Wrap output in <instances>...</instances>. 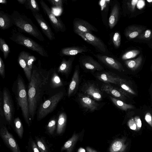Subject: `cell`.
<instances>
[{"mask_svg":"<svg viewBox=\"0 0 152 152\" xmlns=\"http://www.w3.org/2000/svg\"><path fill=\"white\" fill-rule=\"evenodd\" d=\"M119 15V8L117 4L113 7L109 19V26L110 29L113 28L117 24Z\"/></svg>","mask_w":152,"mask_h":152,"instance_id":"27","label":"cell"},{"mask_svg":"<svg viewBox=\"0 0 152 152\" xmlns=\"http://www.w3.org/2000/svg\"><path fill=\"white\" fill-rule=\"evenodd\" d=\"M3 109L5 119L9 126L12 125L14 107L10 92L6 88L3 91Z\"/></svg>","mask_w":152,"mask_h":152,"instance_id":"8","label":"cell"},{"mask_svg":"<svg viewBox=\"0 0 152 152\" xmlns=\"http://www.w3.org/2000/svg\"><path fill=\"white\" fill-rule=\"evenodd\" d=\"M101 90L114 97L119 98L122 99L124 97V96L121 91L110 84L105 83L103 84L102 86Z\"/></svg>","mask_w":152,"mask_h":152,"instance_id":"22","label":"cell"},{"mask_svg":"<svg viewBox=\"0 0 152 152\" xmlns=\"http://www.w3.org/2000/svg\"><path fill=\"white\" fill-rule=\"evenodd\" d=\"M140 53L139 50H133L126 52L122 56V59L123 60L129 59L136 57Z\"/></svg>","mask_w":152,"mask_h":152,"instance_id":"38","label":"cell"},{"mask_svg":"<svg viewBox=\"0 0 152 152\" xmlns=\"http://www.w3.org/2000/svg\"><path fill=\"white\" fill-rule=\"evenodd\" d=\"M151 34V31L149 30H146L145 33L144 37L145 38H148L150 37Z\"/></svg>","mask_w":152,"mask_h":152,"instance_id":"48","label":"cell"},{"mask_svg":"<svg viewBox=\"0 0 152 152\" xmlns=\"http://www.w3.org/2000/svg\"><path fill=\"white\" fill-rule=\"evenodd\" d=\"M96 77L99 80L105 83L120 84L124 83L125 81L124 79L111 72H102L97 75Z\"/></svg>","mask_w":152,"mask_h":152,"instance_id":"16","label":"cell"},{"mask_svg":"<svg viewBox=\"0 0 152 152\" xmlns=\"http://www.w3.org/2000/svg\"><path fill=\"white\" fill-rule=\"evenodd\" d=\"M119 85L121 88L125 91L133 94H136L135 92L126 84L121 83Z\"/></svg>","mask_w":152,"mask_h":152,"instance_id":"43","label":"cell"},{"mask_svg":"<svg viewBox=\"0 0 152 152\" xmlns=\"http://www.w3.org/2000/svg\"><path fill=\"white\" fill-rule=\"evenodd\" d=\"M26 59L28 67L31 71H32L34 63L36 60V58L29 53L26 52Z\"/></svg>","mask_w":152,"mask_h":152,"instance_id":"37","label":"cell"},{"mask_svg":"<svg viewBox=\"0 0 152 152\" xmlns=\"http://www.w3.org/2000/svg\"><path fill=\"white\" fill-rule=\"evenodd\" d=\"M83 93L90 97L94 100L100 101L102 99L101 91L94 83H85L82 88Z\"/></svg>","mask_w":152,"mask_h":152,"instance_id":"14","label":"cell"},{"mask_svg":"<svg viewBox=\"0 0 152 152\" xmlns=\"http://www.w3.org/2000/svg\"><path fill=\"white\" fill-rule=\"evenodd\" d=\"M57 119L55 117L51 118L46 126V133L50 136L54 135L56 130Z\"/></svg>","mask_w":152,"mask_h":152,"instance_id":"29","label":"cell"},{"mask_svg":"<svg viewBox=\"0 0 152 152\" xmlns=\"http://www.w3.org/2000/svg\"><path fill=\"white\" fill-rule=\"evenodd\" d=\"M84 132V129L79 133H76L75 131L71 137L61 147L60 152H63L64 151L66 152H74L77 142L82 140Z\"/></svg>","mask_w":152,"mask_h":152,"instance_id":"12","label":"cell"},{"mask_svg":"<svg viewBox=\"0 0 152 152\" xmlns=\"http://www.w3.org/2000/svg\"><path fill=\"white\" fill-rule=\"evenodd\" d=\"M45 14L47 16L53 28L56 32H64L66 27L60 17L56 16L48 5L42 0L39 1Z\"/></svg>","mask_w":152,"mask_h":152,"instance_id":"7","label":"cell"},{"mask_svg":"<svg viewBox=\"0 0 152 152\" xmlns=\"http://www.w3.org/2000/svg\"><path fill=\"white\" fill-rule=\"evenodd\" d=\"M48 1L52 5L55 7L61 8L62 7V0H48Z\"/></svg>","mask_w":152,"mask_h":152,"instance_id":"40","label":"cell"},{"mask_svg":"<svg viewBox=\"0 0 152 152\" xmlns=\"http://www.w3.org/2000/svg\"><path fill=\"white\" fill-rule=\"evenodd\" d=\"M74 32L91 33L97 31V29L87 21L79 18H75L73 23Z\"/></svg>","mask_w":152,"mask_h":152,"instance_id":"13","label":"cell"},{"mask_svg":"<svg viewBox=\"0 0 152 152\" xmlns=\"http://www.w3.org/2000/svg\"><path fill=\"white\" fill-rule=\"evenodd\" d=\"M64 95V92L60 91L53 95L41 104L38 111L37 120H41L54 110Z\"/></svg>","mask_w":152,"mask_h":152,"instance_id":"5","label":"cell"},{"mask_svg":"<svg viewBox=\"0 0 152 152\" xmlns=\"http://www.w3.org/2000/svg\"><path fill=\"white\" fill-rule=\"evenodd\" d=\"M76 34L81 37L86 42L94 46L99 52L102 53L106 52V48L103 42L91 33L77 32Z\"/></svg>","mask_w":152,"mask_h":152,"instance_id":"9","label":"cell"},{"mask_svg":"<svg viewBox=\"0 0 152 152\" xmlns=\"http://www.w3.org/2000/svg\"><path fill=\"white\" fill-rule=\"evenodd\" d=\"M9 38L16 43L35 51L43 57H48L47 52L42 45L15 29L12 30L11 35Z\"/></svg>","mask_w":152,"mask_h":152,"instance_id":"4","label":"cell"},{"mask_svg":"<svg viewBox=\"0 0 152 152\" xmlns=\"http://www.w3.org/2000/svg\"><path fill=\"white\" fill-rule=\"evenodd\" d=\"M50 85L53 88H56L63 86L61 79L57 74L55 68L50 70Z\"/></svg>","mask_w":152,"mask_h":152,"instance_id":"26","label":"cell"},{"mask_svg":"<svg viewBox=\"0 0 152 152\" xmlns=\"http://www.w3.org/2000/svg\"><path fill=\"white\" fill-rule=\"evenodd\" d=\"M50 75V70L47 71L41 67L40 60L38 66H33L28 91L29 114L32 121L34 119L37 107L49 81Z\"/></svg>","mask_w":152,"mask_h":152,"instance_id":"1","label":"cell"},{"mask_svg":"<svg viewBox=\"0 0 152 152\" xmlns=\"http://www.w3.org/2000/svg\"><path fill=\"white\" fill-rule=\"evenodd\" d=\"M142 29L138 27H130L125 31L126 36L130 38H134L137 36L142 31Z\"/></svg>","mask_w":152,"mask_h":152,"instance_id":"32","label":"cell"},{"mask_svg":"<svg viewBox=\"0 0 152 152\" xmlns=\"http://www.w3.org/2000/svg\"><path fill=\"white\" fill-rule=\"evenodd\" d=\"M17 1L19 3L24 5L26 0H17Z\"/></svg>","mask_w":152,"mask_h":152,"instance_id":"49","label":"cell"},{"mask_svg":"<svg viewBox=\"0 0 152 152\" xmlns=\"http://www.w3.org/2000/svg\"><path fill=\"white\" fill-rule=\"evenodd\" d=\"M142 61V58L140 56L134 59L127 60L125 61V63L129 68L135 70L140 66Z\"/></svg>","mask_w":152,"mask_h":152,"instance_id":"33","label":"cell"},{"mask_svg":"<svg viewBox=\"0 0 152 152\" xmlns=\"http://www.w3.org/2000/svg\"><path fill=\"white\" fill-rule=\"evenodd\" d=\"M79 62L83 68L91 72L100 71L104 69L103 67L98 62L89 56H81Z\"/></svg>","mask_w":152,"mask_h":152,"instance_id":"10","label":"cell"},{"mask_svg":"<svg viewBox=\"0 0 152 152\" xmlns=\"http://www.w3.org/2000/svg\"><path fill=\"white\" fill-rule=\"evenodd\" d=\"M134 119L138 130H140L142 127V122L140 118L138 116L135 117Z\"/></svg>","mask_w":152,"mask_h":152,"instance_id":"45","label":"cell"},{"mask_svg":"<svg viewBox=\"0 0 152 152\" xmlns=\"http://www.w3.org/2000/svg\"><path fill=\"white\" fill-rule=\"evenodd\" d=\"M15 86V94L17 103L21 109L26 123L30 126L31 123L28 96L24 80L20 75L18 76Z\"/></svg>","mask_w":152,"mask_h":152,"instance_id":"3","label":"cell"},{"mask_svg":"<svg viewBox=\"0 0 152 152\" xmlns=\"http://www.w3.org/2000/svg\"><path fill=\"white\" fill-rule=\"evenodd\" d=\"M24 5L26 9L31 10V12H39V5L35 0H26Z\"/></svg>","mask_w":152,"mask_h":152,"instance_id":"34","label":"cell"},{"mask_svg":"<svg viewBox=\"0 0 152 152\" xmlns=\"http://www.w3.org/2000/svg\"><path fill=\"white\" fill-rule=\"evenodd\" d=\"M109 97L115 106L122 110H126L129 109L134 108V107L133 105L126 104L121 100L113 97L110 96Z\"/></svg>","mask_w":152,"mask_h":152,"instance_id":"30","label":"cell"},{"mask_svg":"<svg viewBox=\"0 0 152 152\" xmlns=\"http://www.w3.org/2000/svg\"><path fill=\"white\" fill-rule=\"evenodd\" d=\"M7 3V1L5 0H0V3L4 4Z\"/></svg>","mask_w":152,"mask_h":152,"instance_id":"51","label":"cell"},{"mask_svg":"<svg viewBox=\"0 0 152 152\" xmlns=\"http://www.w3.org/2000/svg\"><path fill=\"white\" fill-rule=\"evenodd\" d=\"M32 12L44 34L50 41L55 39V37L54 34L42 15L39 12Z\"/></svg>","mask_w":152,"mask_h":152,"instance_id":"11","label":"cell"},{"mask_svg":"<svg viewBox=\"0 0 152 152\" xmlns=\"http://www.w3.org/2000/svg\"><path fill=\"white\" fill-rule=\"evenodd\" d=\"M74 58V57H72L68 60L63 59L58 68V72L66 75H68L71 69Z\"/></svg>","mask_w":152,"mask_h":152,"instance_id":"25","label":"cell"},{"mask_svg":"<svg viewBox=\"0 0 152 152\" xmlns=\"http://www.w3.org/2000/svg\"><path fill=\"white\" fill-rule=\"evenodd\" d=\"M0 136L11 152H22L17 140L8 130L4 121H0Z\"/></svg>","mask_w":152,"mask_h":152,"instance_id":"6","label":"cell"},{"mask_svg":"<svg viewBox=\"0 0 152 152\" xmlns=\"http://www.w3.org/2000/svg\"><path fill=\"white\" fill-rule=\"evenodd\" d=\"M126 147L124 139L116 138L111 141L107 152H124Z\"/></svg>","mask_w":152,"mask_h":152,"instance_id":"18","label":"cell"},{"mask_svg":"<svg viewBox=\"0 0 152 152\" xmlns=\"http://www.w3.org/2000/svg\"><path fill=\"white\" fill-rule=\"evenodd\" d=\"M100 61L109 67L119 71H123L122 64L116 60L105 55H94Z\"/></svg>","mask_w":152,"mask_h":152,"instance_id":"17","label":"cell"},{"mask_svg":"<svg viewBox=\"0 0 152 152\" xmlns=\"http://www.w3.org/2000/svg\"><path fill=\"white\" fill-rule=\"evenodd\" d=\"M78 152H86V151L85 149L83 148H80L78 149Z\"/></svg>","mask_w":152,"mask_h":152,"instance_id":"50","label":"cell"},{"mask_svg":"<svg viewBox=\"0 0 152 152\" xmlns=\"http://www.w3.org/2000/svg\"><path fill=\"white\" fill-rule=\"evenodd\" d=\"M34 139L40 152H51L44 137L35 136Z\"/></svg>","mask_w":152,"mask_h":152,"instance_id":"28","label":"cell"},{"mask_svg":"<svg viewBox=\"0 0 152 152\" xmlns=\"http://www.w3.org/2000/svg\"><path fill=\"white\" fill-rule=\"evenodd\" d=\"M26 52L23 51L19 54L18 62L20 66L23 69L26 76L29 82L31 80L32 72L28 67L26 59Z\"/></svg>","mask_w":152,"mask_h":152,"instance_id":"19","label":"cell"},{"mask_svg":"<svg viewBox=\"0 0 152 152\" xmlns=\"http://www.w3.org/2000/svg\"><path fill=\"white\" fill-rule=\"evenodd\" d=\"M128 124L130 129L132 130H136L137 129L134 119L133 118L129 121Z\"/></svg>","mask_w":152,"mask_h":152,"instance_id":"42","label":"cell"},{"mask_svg":"<svg viewBox=\"0 0 152 152\" xmlns=\"http://www.w3.org/2000/svg\"><path fill=\"white\" fill-rule=\"evenodd\" d=\"M11 16L13 25L19 31L27 33L40 41L45 40L42 33L31 19L16 10H14Z\"/></svg>","mask_w":152,"mask_h":152,"instance_id":"2","label":"cell"},{"mask_svg":"<svg viewBox=\"0 0 152 152\" xmlns=\"http://www.w3.org/2000/svg\"><path fill=\"white\" fill-rule=\"evenodd\" d=\"M79 66H76L71 80L69 84L67 93V96L69 97L74 93L77 88L79 80Z\"/></svg>","mask_w":152,"mask_h":152,"instance_id":"21","label":"cell"},{"mask_svg":"<svg viewBox=\"0 0 152 152\" xmlns=\"http://www.w3.org/2000/svg\"><path fill=\"white\" fill-rule=\"evenodd\" d=\"M14 129L18 137L23 138L24 132L23 128L21 121L19 117L15 118L13 121Z\"/></svg>","mask_w":152,"mask_h":152,"instance_id":"31","label":"cell"},{"mask_svg":"<svg viewBox=\"0 0 152 152\" xmlns=\"http://www.w3.org/2000/svg\"><path fill=\"white\" fill-rule=\"evenodd\" d=\"M67 117L66 113L64 112L59 114L57 118L56 134L60 136L64 132L67 122Z\"/></svg>","mask_w":152,"mask_h":152,"instance_id":"23","label":"cell"},{"mask_svg":"<svg viewBox=\"0 0 152 152\" xmlns=\"http://www.w3.org/2000/svg\"><path fill=\"white\" fill-rule=\"evenodd\" d=\"M145 118L146 122L152 127V118L150 113L149 112L147 113Z\"/></svg>","mask_w":152,"mask_h":152,"instance_id":"44","label":"cell"},{"mask_svg":"<svg viewBox=\"0 0 152 152\" xmlns=\"http://www.w3.org/2000/svg\"><path fill=\"white\" fill-rule=\"evenodd\" d=\"M138 1L137 0H133L129 3V6L130 7L131 9L132 10H134L135 6Z\"/></svg>","mask_w":152,"mask_h":152,"instance_id":"46","label":"cell"},{"mask_svg":"<svg viewBox=\"0 0 152 152\" xmlns=\"http://www.w3.org/2000/svg\"><path fill=\"white\" fill-rule=\"evenodd\" d=\"M0 50L3 53L4 58L6 59L10 52V48L4 39L0 38Z\"/></svg>","mask_w":152,"mask_h":152,"instance_id":"35","label":"cell"},{"mask_svg":"<svg viewBox=\"0 0 152 152\" xmlns=\"http://www.w3.org/2000/svg\"><path fill=\"white\" fill-rule=\"evenodd\" d=\"M78 100L82 107L86 110L94 112L97 110L99 104L95 100L83 93L78 94Z\"/></svg>","mask_w":152,"mask_h":152,"instance_id":"15","label":"cell"},{"mask_svg":"<svg viewBox=\"0 0 152 152\" xmlns=\"http://www.w3.org/2000/svg\"><path fill=\"white\" fill-rule=\"evenodd\" d=\"M12 22L11 15H9L3 11H0V28L5 30L8 29L12 26Z\"/></svg>","mask_w":152,"mask_h":152,"instance_id":"24","label":"cell"},{"mask_svg":"<svg viewBox=\"0 0 152 152\" xmlns=\"http://www.w3.org/2000/svg\"><path fill=\"white\" fill-rule=\"evenodd\" d=\"M86 152H98L96 150L90 146H87L86 148Z\"/></svg>","mask_w":152,"mask_h":152,"instance_id":"47","label":"cell"},{"mask_svg":"<svg viewBox=\"0 0 152 152\" xmlns=\"http://www.w3.org/2000/svg\"><path fill=\"white\" fill-rule=\"evenodd\" d=\"M0 74L1 77L4 79L5 77V64L2 58L0 56Z\"/></svg>","mask_w":152,"mask_h":152,"instance_id":"41","label":"cell"},{"mask_svg":"<svg viewBox=\"0 0 152 152\" xmlns=\"http://www.w3.org/2000/svg\"><path fill=\"white\" fill-rule=\"evenodd\" d=\"M147 1L150 2L152 1V0H147Z\"/></svg>","mask_w":152,"mask_h":152,"instance_id":"52","label":"cell"},{"mask_svg":"<svg viewBox=\"0 0 152 152\" xmlns=\"http://www.w3.org/2000/svg\"><path fill=\"white\" fill-rule=\"evenodd\" d=\"M121 36L120 34L118 32H116L114 34L113 38V43L116 48H118L121 44Z\"/></svg>","mask_w":152,"mask_h":152,"instance_id":"39","label":"cell"},{"mask_svg":"<svg viewBox=\"0 0 152 152\" xmlns=\"http://www.w3.org/2000/svg\"><path fill=\"white\" fill-rule=\"evenodd\" d=\"M28 144V150H30L31 152H40L35 140L31 136L29 137Z\"/></svg>","mask_w":152,"mask_h":152,"instance_id":"36","label":"cell"},{"mask_svg":"<svg viewBox=\"0 0 152 152\" xmlns=\"http://www.w3.org/2000/svg\"><path fill=\"white\" fill-rule=\"evenodd\" d=\"M87 51V49L84 47H71L62 48L59 53L61 56H74L78 53H81Z\"/></svg>","mask_w":152,"mask_h":152,"instance_id":"20","label":"cell"}]
</instances>
